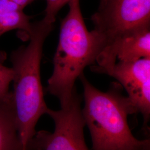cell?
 I'll use <instances>...</instances> for the list:
<instances>
[{
	"mask_svg": "<svg viewBox=\"0 0 150 150\" xmlns=\"http://www.w3.org/2000/svg\"><path fill=\"white\" fill-rule=\"evenodd\" d=\"M31 16L12 0H0V36L6 32L19 30L28 37L32 23Z\"/></svg>",
	"mask_w": 150,
	"mask_h": 150,
	"instance_id": "obj_8",
	"label": "cell"
},
{
	"mask_svg": "<svg viewBox=\"0 0 150 150\" xmlns=\"http://www.w3.org/2000/svg\"><path fill=\"white\" fill-rule=\"evenodd\" d=\"M69 11L61 22L59 40L54 57V70L47 91L56 97L61 106L70 101L76 89V80L88 65L95 62L98 46L87 30L80 0H70Z\"/></svg>",
	"mask_w": 150,
	"mask_h": 150,
	"instance_id": "obj_3",
	"label": "cell"
},
{
	"mask_svg": "<svg viewBox=\"0 0 150 150\" xmlns=\"http://www.w3.org/2000/svg\"><path fill=\"white\" fill-rule=\"evenodd\" d=\"M0 150H23L16 127L12 97L0 98Z\"/></svg>",
	"mask_w": 150,
	"mask_h": 150,
	"instance_id": "obj_9",
	"label": "cell"
},
{
	"mask_svg": "<svg viewBox=\"0 0 150 150\" xmlns=\"http://www.w3.org/2000/svg\"><path fill=\"white\" fill-rule=\"evenodd\" d=\"M54 23L43 18L32 23L29 43L11 54L13 71L12 100L18 137L23 150H29L36 134V126L48 108L44 99L41 79L43 46Z\"/></svg>",
	"mask_w": 150,
	"mask_h": 150,
	"instance_id": "obj_1",
	"label": "cell"
},
{
	"mask_svg": "<svg viewBox=\"0 0 150 150\" xmlns=\"http://www.w3.org/2000/svg\"><path fill=\"white\" fill-rule=\"evenodd\" d=\"M116 56L117 62L150 57V26L139 29L125 36L117 46Z\"/></svg>",
	"mask_w": 150,
	"mask_h": 150,
	"instance_id": "obj_7",
	"label": "cell"
},
{
	"mask_svg": "<svg viewBox=\"0 0 150 150\" xmlns=\"http://www.w3.org/2000/svg\"><path fill=\"white\" fill-rule=\"evenodd\" d=\"M81 102L76 89L70 101L59 110L49 108L46 114L54 121V131L36 132L30 150H89L84 137L86 124Z\"/></svg>",
	"mask_w": 150,
	"mask_h": 150,
	"instance_id": "obj_5",
	"label": "cell"
},
{
	"mask_svg": "<svg viewBox=\"0 0 150 150\" xmlns=\"http://www.w3.org/2000/svg\"><path fill=\"white\" fill-rule=\"evenodd\" d=\"M91 21L98 46L97 64L91 69L106 74L117 62L118 42L129 33L150 26V0H100Z\"/></svg>",
	"mask_w": 150,
	"mask_h": 150,
	"instance_id": "obj_4",
	"label": "cell"
},
{
	"mask_svg": "<svg viewBox=\"0 0 150 150\" xmlns=\"http://www.w3.org/2000/svg\"><path fill=\"white\" fill-rule=\"evenodd\" d=\"M15 2L17 4L23 8H24L28 5L30 4L35 0H12Z\"/></svg>",
	"mask_w": 150,
	"mask_h": 150,
	"instance_id": "obj_12",
	"label": "cell"
},
{
	"mask_svg": "<svg viewBox=\"0 0 150 150\" xmlns=\"http://www.w3.org/2000/svg\"><path fill=\"white\" fill-rule=\"evenodd\" d=\"M6 55L5 52L0 51V98L10 99L12 92L10 91V86L13 79V71L12 68L4 64Z\"/></svg>",
	"mask_w": 150,
	"mask_h": 150,
	"instance_id": "obj_10",
	"label": "cell"
},
{
	"mask_svg": "<svg viewBox=\"0 0 150 150\" xmlns=\"http://www.w3.org/2000/svg\"><path fill=\"white\" fill-rule=\"evenodd\" d=\"M125 89L136 112L144 118L147 129L150 118V57L117 61L107 74Z\"/></svg>",
	"mask_w": 150,
	"mask_h": 150,
	"instance_id": "obj_6",
	"label": "cell"
},
{
	"mask_svg": "<svg viewBox=\"0 0 150 150\" xmlns=\"http://www.w3.org/2000/svg\"><path fill=\"white\" fill-rule=\"evenodd\" d=\"M83 87L85 105L82 109L89 129L93 150H150V140H140L132 134L127 117L137 113L121 86L113 83L102 92L93 86L82 73L79 77Z\"/></svg>",
	"mask_w": 150,
	"mask_h": 150,
	"instance_id": "obj_2",
	"label": "cell"
},
{
	"mask_svg": "<svg viewBox=\"0 0 150 150\" xmlns=\"http://www.w3.org/2000/svg\"><path fill=\"white\" fill-rule=\"evenodd\" d=\"M46 7L45 9V16L44 19L51 23H54L56 18L60 10L66 4H68L70 0H46Z\"/></svg>",
	"mask_w": 150,
	"mask_h": 150,
	"instance_id": "obj_11",
	"label": "cell"
}]
</instances>
